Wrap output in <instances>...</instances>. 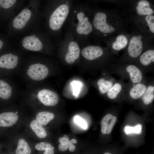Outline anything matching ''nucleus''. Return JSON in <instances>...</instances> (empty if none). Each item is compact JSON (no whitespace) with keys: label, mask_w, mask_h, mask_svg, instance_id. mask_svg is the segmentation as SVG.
Returning a JSON list of instances; mask_svg holds the SVG:
<instances>
[{"label":"nucleus","mask_w":154,"mask_h":154,"mask_svg":"<svg viewBox=\"0 0 154 154\" xmlns=\"http://www.w3.org/2000/svg\"><path fill=\"white\" fill-rule=\"evenodd\" d=\"M72 0L42 1L40 26L57 46L62 40V29L73 6Z\"/></svg>","instance_id":"nucleus-1"},{"label":"nucleus","mask_w":154,"mask_h":154,"mask_svg":"<svg viewBox=\"0 0 154 154\" xmlns=\"http://www.w3.org/2000/svg\"><path fill=\"white\" fill-rule=\"evenodd\" d=\"M42 0H29L3 29L13 40L25 35L39 24Z\"/></svg>","instance_id":"nucleus-2"},{"label":"nucleus","mask_w":154,"mask_h":154,"mask_svg":"<svg viewBox=\"0 0 154 154\" xmlns=\"http://www.w3.org/2000/svg\"><path fill=\"white\" fill-rule=\"evenodd\" d=\"M91 13L87 3L74 1L66 21V25L73 32L80 47L89 45V37L93 31Z\"/></svg>","instance_id":"nucleus-3"},{"label":"nucleus","mask_w":154,"mask_h":154,"mask_svg":"<svg viewBox=\"0 0 154 154\" xmlns=\"http://www.w3.org/2000/svg\"><path fill=\"white\" fill-rule=\"evenodd\" d=\"M13 43L16 48L33 52H48L57 47L40 24L28 33L14 39Z\"/></svg>","instance_id":"nucleus-4"},{"label":"nucleus","mask_w":154,"mask_h":154,"mask_svg":"<svg viewBox=\"0 0 154 154\" xmlns=\"http://www.w3.org/2000/svg\"><path fill=\"white\" fill-rule=\"evenodd\" d=\"M58 47L60 52H64V59L68 64H72L77 60L80 56V46L75 38L71 30L66 25L64 38L59 42Z\"/></svg>","instance_id":"nucleus-5"},{"label":"nucleus","mask_w":154,"mask_h":154,"mask_svg":"<svg viewBox=\"0 0 154 154\" xmlns=\"http://www.w3.org/2000/svg\"><path fill=\"white\" fill-rule=\"evenodd\" d=\"M111 74H114L119 76L120 78L128 83H148L151 79L145 74L136 65L133 64L124 65H111L108 70Z\"/></svg>","instance_id":"nucleus-6"},{"label":"nucleus","mask_w":154,"mask_h":154,"mask_svg":"<svg viewBox=\"0 0 154 154\" xmlns=\"http://www.w3.org/2000/svg\"><path fill=\"white\" fill-rule=\"evenodd\" d=\"M28 0H0V22L3 28L25 6Z\"/></svg>","instance_id":"nucleus-7"},{"label":"nucleus","mask_w":154,"mask_h":154,"mask_svg":"<svg viewBox=\"0 0 154 154\" xmlns=\"http://www.w3.org/2000/svg\"><path fill=\"white\" fill-rule=\"evenodd\" d=\"M95 13L91 21L93 30L94 29L102 34L110 33L115 31L114 28L106 23L107 15L105 13L100 11Z\"/></svg>","instance_id":"nucleus-8"},{"label":"nucleus","mask_w":154,"mask_h":154,"mask_svg":"<svg viewBox=\"0 0 154 154\" xmlns=\"http://www.w3.org/2000/svg\"><path fill=\"white\" fill-rule=\"evenodd\" d=\"M147 84L143 83H126L125 98L133 100L140 99L146 90Z\"/></svg>","instance_id":"nucleus-9"},{"label":"nucleus","mask_w":154,"mask_h":154,"mask_svg":"<svg viewBox=\"0 0 154 154\" xmlns=\"http://www.w3.org/2000/svg\"><path fill=\"white\" fill-rule=\"evenodd\" d=\"M139 61V64L136 66L145 74L147 72H153L154 67L151 66L154 62V50H149L142 53L140 56Z\"/></svg>","instance_id":"nucleus-10"},{"label":"nucleus","mask_w":154,"mask_h":154,"mask_svg":"<svg viewBox=\"0 0 154 154\" xmlns=\"http://www.w3.org/2000/svg\"><path fill=\"white\" fill-rule=\"evenodd\" d=\"M81 47V55L88 61H95L103 56L104 53L103 49L98 46L88 45Z\"/></svg>","instance_id":"nucleus-11"},{"label":"nucleus","mask_w":154,"mask_h":154,"mask_svg":"<svg viewBox=\"0 0 154 154\" xmlns=\"http://www.w3.org/2000/svg\"><path fill=\"white\" fill-rule=\"evenodd\" d=\"M48 73V70L47 67L44 64L39 63L31 65L27 72L30 78L36 81L44 80Z\"/></svg>","instance_id":"nucleus-12"},{"label":"nucleus","mask_w":154,"mask_h":154,"mask_svg":"<svg viewBox=\"0 0 154 154\" xmlns=\"http://www.w3.org/2000/svg\"><path fill=\"white\" fill-rule=\"evenodd\" d=\"M103 74V76L97 81L96 84L100 93L105 94L117 80L112 76L108 70H106Z\"/></svg>","instance_id":"nucleus-13"},{"label":"nucleus","mask_w":154,"mask_h":154,"mask_svg":"<svg viewBox=\"0 0 154 154\" xmlns=\"http://www.w3.org/2000/svg\"><path fill=\"white\" fill-rule=\"evenodd\" d=\"M126 83L120 78L117 80L111 88L105 94L110 100H114L122 97L125 98Z\"/></svg>","instance_id":"nucleus-14"},{"label":"nucleus","mask_w":154,"mask_h":154,"mask_svg":"<svg viewBox=\"0 0 154 154\" xmlns=\"http://www.w3.org/2000/svg\"><path fill=\"white\" fill-rule=\"evenodd\" d=\"M37 96L39 100L46 106H54L56 105L59 101L57 94L55 92L47 89L39 91Z\"/></svg>","instance_id":"nucleus-15"},{"label":"nucleus","mask_w":154,"mask_h":154,"mask_svg":"<svg viewBox=\"0 0 154 154\" xmlns=\"http://www.w3.org/2000/svg\"><path fill=\"white\" fill-rule=\"evenodd\" d=\"M140 35L133 36L131 39L128 48L129 56L132 59L137 58L141 54L143 50L142 42Z\"/></svg>","instance_id":"nucleus-16"},{"label":"nucleus","mask_w":154,"mask_h":154,"mask_svg":"<svg viewBox=\"0 0 154 154\" xmlns=\"http://www.w3.org/2000/svg\"><path fill=\"white\" fill-rule=\"evenodd\" d=\"M19 58L17 55L10 52L0 56V67L8 69H12L17 65Z\"/></svg>","instance_id":"nucleus-17"},{"label":"nucleus","mask_w":154,"mask_h":154,"mask_svg":"<svg viewBox=\"0 0 154 154\" xmlns=\"http://www.w3.org/2000/svg\"><path fill=\"white\" fill-rule=\"evenodd\" d=\"M117 120L116 116L110 114H106L102 119L101 122V131L103 134L110 133Z\"/></svg>","instance_id":"nucleus-18"},{"label":"nucleus","mask_w":154,"mask_h":154,"mask_svg":"<svg viewBox=\"0 0 154 154\" xmlns=\"http://www.w3.org/2000/svg\"><path fill=\"white\" fill-rule=\"evenodd\" d=\"M18 118V115L14 112H5L0 114V126H11L16 123Z\"/></svg>","instance_id":"nucleus-19"},{"label":"nucleus","mask_w":154,"mask_h":154,"mask_svg":"<svg viewBox=\"0 0 154 154\" xmlns=\"http://www.w3.org/2000/svg\"><path fill=\"white\" fill-rule=\"evenodd\" d=\"M58 141L60 143L58 145V148L60 151H66L68 147L69 151L71 152H73L75 150L76 146L72 144L77 143V141L76 139H73L69 140L68 136L65 135L63 137L59 138Z\"/></svg>","instance_id":"nucleus-20"},{"label":"nucleus","mask_w":154,"mask_h":154,"mask_svg":"<svg viewBox=\"0 0 154 154\" xmlns=\"http://www.w3.org/2000/svg\"><path fill=\"white\" fill-rule=\"evenodd\" d=\"M137 12L140 15H151L153 13L149 1L145 0L139 1L136 7Z\"/></svg>","instance_id":"nucleus-21"},{"label":"nucleus","mask_w":154,"mask_h":154,"mask_svg":"<svg viewBox=\"0 0 154 154\" xmlns=\"http://www.w3.org/2000/svg\"><path fill=\"white\" fill-rule=\"evenodd\" d=\"M30 125L31 129L39 138H44L47 136V133L45 128L36 119L32 121Z\"/></svg>","instance_id":"nucleus-22"},{"label":"nucleus","mask_w":154,"mask_h":154,"mask_svg":"<svg viewBox=\"0 0 154 154\" xmlns=\"http://www.w3.org/2000/svg\"><path fill=\"white\" fill-rule=\"evenodd\" d=\"M54 114L52 113L44 111L38 112L36 116V119L42 125H47L54 119Z\"/></svg>","instance_id":"nucleus-23"},{"label":"nucleus","mask_w":154,"mask_h":154,"mask_svg":"<svg viewBox=\"0 0 154 154\" xmlns=\"http://www.w3.org/2000/svg\"><path fill=\"white\" fill-rule=\"evenodd\" d=\"M12 89L9 84L0 80V97L3 99H9L12 94Z\"/></svg>","instance_id":"nucleus-24"},{"label":"nucleus","mask_w":154,"mask_h":154,"mask_svg":"<svg viewBox=\"0 0 154 154\" xmlns=\"http://www.w3.org/2000/svg\"><path fill=\"white\" fill-rule=\"evenodd\" d=\"M31 149L28 143L24 139H21L18 141L16 154H31Z\"/></svg>","instance_id":"nucleus-25"},{"label":"nucleus","mask_w":154,"mask_h":154,"mask_svg":"<svg viewBox=\"0 0 154 154\" xmlns=\"http://www.w3.org/2000/svg\"><path fill=\"white\" fill-rule=\"evenodd\" d=\"M13 47V40L5 33L0 32V51Z\"/></svg>","instance_id":"nucleus-26"},{"label":"nucleus","mask_w":154,"mask_h":154,"mask_svg":"<svg viewBox=\"0 0 154 154\" xmlns=\"http://www.w3.org/2000/svg\"><path fill=\"white\" fill-rule=\"evenodd\" d=\"M127 39L125 36L123 35H119L112 45V48L116 51L119 50L124 48L127 45Z\"/></svg>","instance_id":"nucleus-27"},{"label":"nucleus","mask_w":154,"mask_h":154,"mask_svg":"<svg viewBox=\"0 0 154 154\" xmlns=\"http://www.w3.org/2000/svg\"><path fill=\"white\" fill-rule=\"evenodd\" d=\"M36 149L38 151H44L43 154H54V148L50 143L47 142H41L37 143L35 146Z\"/></svg>","instance_id":"nucleus-28"},{"label":"nucleus","mask_w":154,"mask_h":154,"mask_svg":"<svg viewBox=\"0 0 154 154\" xmlns=\"http://www.w3.org/2000/svg\"><path fill=\"white\" fill-rule=\"evenodd\" d=\"M141 126L140 125H138L134 127L126 126L125 127V131L126 134H129L131 133H139L141 132Z\"/></svg>","instance_id":"nucleus-29"},{"label":"nucleus","mask_w":154,"mask_h":154,"mask_svg":"<svg viewBox=\"0 0 154 154\" xmlns=\"http://www.w3.org/2000/svg\"><path fill=\"white\" fill-rule=\"evenodd\" d=\"M74 122L83 129L87 128V124L85 120L78 116H76L74 118Z\"/></svg>","instance_id":"nucleus-30"},{"label":"nucleus","mask_w":154,"mask_h":154,"mask_svg":"<svg viewBox=\"0 0 154 154\" xmlns=\"http://www.w3.org/2000/svg\"><path fill=\"white\" fill-rule=\"evenodd\" d=\"M73 87V94L77 96L79 94L82 83L78 81H74L71 84Z\"/></svg>","instance_id":"nucleus-31"},{"label":"nucleus","mask_w":154,"mask_h":154,"mask_svg":"<svg viewBox=\"0 0 154 154\" xmlns=\"http://www.w3.org/2000/svg\"><path fill=\"white\" fill-rule=\"evenodd\" d=\"M145 20L147 22L150 31L154 33V17L152 15H147Z\"/></svg>","instance_id":"nucleus-32"},{"label":"nucleus","mask_w":154,"mask_h":154,"mask_svg":"<svg viewBox=\"0 0 154 154\" xmlns=\"http://www.w3.org/2000/svg\"><path fill=\"white\" fill-rule=\"evenodd\" d=\"M104 154H111L108 152H106Z\"/></svg>","instance_id":"nucleus-33"},{"label":"nucleus","mask_w":154,"mask_h":154,"mask_svg":"<svg viewBox=\"0 0 154 154\" xmlns=\"http://www.w3.org/2000/svg\"><path fill=\"white\" fill-rule=\"evenodd\" d=\"M0 4H1V3H0ZM1 28V24H0V29Z\"/></svg>","instance_id":"nucleus-34"}]
</instances>
